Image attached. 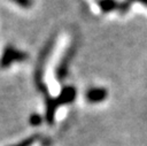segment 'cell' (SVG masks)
Masks as SVG:
<instances>
[{
	"label": "cell",
	"mask_w": 147,
	"mask_h": 146,
	"mask_svg": "<svg viewBox=\"0 0 147 146\" xmlns=\"http://www.w3.org/2000/svg\"><path fill=\"white\" fill-rule=\"evenodd\" d=\"M25 59H26V55L23 52L17 51L11 46H8L2 54V57L0 60V64L2 67H7L14 61H22Z\"/></svg>",
	"instance_id": "cell-1"
},
{
	"label": "cell",
	"mask_w": 147,
	"mask_h": 146,
	"mask_svg": "<svg viewBox=\"0 0 147 146\" xmlns=\"http://www.w3.org/2000/svg\"><path fill=\"white\" fill-rule=\"evenodd\" d=\"M106 90L103 89H93V90H90L88 93H87V98L90 101H93V102H96V101H101L102 99L106 98Z\"/></svg>",
	"instance_id": "cell-2"
},
{
	"label": "cell",
	"mask_w": 147,
	"mask_h": 146,
	"mask_svg": "<svg viewBox=\"0 0 147 146\" xmlns=\"http://www.w3.org/2000/svg\"><path fill=\"white\" fill-rule=\"evenodd\" d=\"M100 7L103 9V11H109L116 7V2L114 0H101Z\"/></svg>",
	"instance_id": "cell-3"
},
{
	"label": "cell",
	"mask_w": 147,
	"mask_h": 146,
	"mask_svg": "<svg viewBox=\"0 0 147 146\" xmlns=\"http://www.w3.org/2000/svg\"><path fill=\"white\" fill-rule=\"evenodd\" d=\"M15 2H17L18 5L23 6V7H29L31 5V0H14Z\"/></svg>",
	"instance_id": "cell-4"
},
{
	"label": "cell",
	"mask_w": 147,
	"mask_h": 146,
	"mask_svg": "<svg viewBox=\"0 0 147 146\" xmlns=\"http://www.w3.org/2000/svg\"><path fill=\"white\" fill-rule=\"evenodd\" d=\"M138 1H141V2H147V0H138Z\"/></svg>",
	"instance_id": "cell-5"
}]
</instances>
